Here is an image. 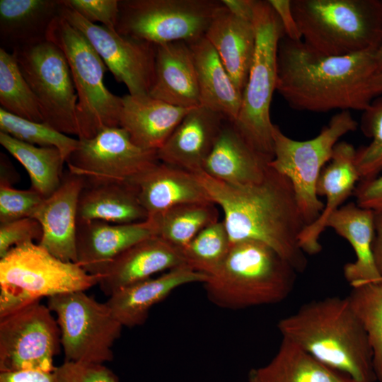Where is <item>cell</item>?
Here are the masks:
<instances>
[{"label": "cell", "instance_id": "6da1fadb", "mask_svg": "<svg viewBox=\"0 0 382 382\" xmlns=\"http://www.w3.org/2000/svg\"><path fill=\"white\" fill-rule=\"evenodd\" d=\"M194 174L212 202L222 209L223 222L231 243L243 241L262 243L297 272L305 271L308 261L299 237L306 224L291 183L286 176L269 166L261 181L233 186L202 171Z\"/></svg>", "mask_w": 382, "mask_h": 382}, {"label": "cell", "instance_id": "7a4b0ae2", "mask_svg": "<svg viewBox=\"0 0 382 382\" xmlns=\"http://www.w3.org/2000/svg\"><path fill=\"white\" fill-rule=\"evenodd\" d=\"M375 52L328 56L285 35L277 51L276 91L293 109L315 112L363 111L374 99Z\"/></svg>", "mask_w": 382, "mask_h": 382}, {"label": "cell", "instance_id": "3957f363", "mask_svg": "<svg viewBox=\"0 0 382 382\" xmlns=\"http://www.w3.org/2000/svg\"><path fill=\"white\" fill-rule=\"evenodd\" d=\"M285 338L326 364L359 382L376 381L366 332L347 299L312 301L281 319Z\"/></svg>", "mask_w": 382, "mask_h": 382}, {"label": "cell", "instance_id": "277c9868", "mask_svg": "<svg viewBox=\"0 0 382 382\" xmlns=\"http://www.w3.org/2000/svg\"><path fill=\"white\" fill-rule=\"evenodd\" d=\"M297 272L267 245L231 243L221 267L203 283L214 305L238 310L282 301L291 292Z\"/></svg>", "mask_w": 382, "mask_h": 382}, {"label": "cell", "instance_id": "5b68a950", "mask_svg": "<svg viewBox=\"0 0 382 382\" xmlns=\"http://www.w3.org/2000/svg\"><path fill=\"white\" fill-rule=\"evenodd\" d=\"M303 42L328 56L376 51L382 42V0H291Z\"/></svg>", "mask_w": 382, "mask_h": 382}, {"label": "cell", "instance_id": "8992f818", "mask_svg": "<svg viewBox=\"0 0 382 382\" xmlns=\"http://www.w3.org/2000/svg\"><path fill=\"white\" fill-rule=\"evenodd\" d=\"M99 279L38 243L17 245L0 258V318L42 297L85 291L98 284Z\"/></svg>", "mask_w": 382, "mask_h": 382}, {"label": "cell", "instance_id": "52a82bcc", "mask_svg": "<svg viewBox=\"0 0 382 382\" xmlns=\"http://www.w3.org/2000/svg\"><path fill=\"white\" fill-rule=\"evenodd\" d=\"M253 23L256 46L242 95L241 109L232 123L245 140L269 161L274 158L270 105L277 85L278 46L285 35L268 1L255 0Z\"/></svg>", "mask_w": 382, "mask_h": 382}, {"label": "cell", "instance_id": "ba28073f", "mask_svg": "<svg viewBox=\"0 0 382 382\" xmlns=\"http://www.w3.org/2000/svg\"><path fill=\"white\" fill-rule=\"evenodd\" d=\"M47 40L62 50L70 68L78 98V139H91L105 127L119 126L122 97L105 86L108 68L85 36L59 14Z\"/></svg>", "mask_w": 382, "mask_h": 382}, {"label": "cell", "instance_id": "9c48e42d", "mask_svg": "<svg viewBox=\"0 0 382 382\" xmlns=\"http://www.w3.org/2000/svg\"><path fill=\"white\" fill-rule=\"evenodd\" d=\"M357 127L358 122L348 110L334 115L316 137L305 141L287 137L273 125L274 158L268 165L291 183L306 225L318 219L325 206L316 190L322 169L330 160L339 139Z\"/></svg>", "mask_w": 382, "mask_h": 382}, {"label": "cell", "instance_id": "30bf717a", "mask_svg": "<svg viewBox=\"0 0 382 382\" xmlns=\"http://www.w3.org/2000/svg\"><path fill=\"white\" fill-rule=\"evenodd\" d=\"M221 6L217 0H119L115 30L155 45L190 42L204 36Z\"/></svg>", "mask_w": 382, "mask_h": 382}, {"label": "cell", "instance_id": "8fae6325", "mask_svg": "<svg viewBox=\"0 0 382 382\" xmlns=\"http://www.w3.org/2000/svg\"><path fill=\"white\" fill-rule=\"evenodd\" d=\"M47 306L57 316L65 361L103 364L112 360V348L123 326L105 303L74 291L49 297Z\"/></svg>", "mask_w": 382, "mask_h": 382}, {"label": "cell", "instance_id": "7c38bea8", "mask_svg": "<svg viewBox=\"0 0 382 382\" xmlns=\"http://www.w3.org/2000/svg\"><path fill=\"white\" fill-rule=\"evenodd\" d=\"M41 110L43 122L78 137L77 95L62 50L47 40L12 52Z\"/></svg>", "mask_w": 382, "mask_h": 382}, {"label": "cell", "instance_id": "4fadbf2b", "mask_svg": "<svg viewBox=\"0 0 382 382\" xmlns=\"http://www.w3.org/2000/svg\"><path fill=\"white\" fill-rule=\"evenodd\" d=\"M60 347L57 320L40 301L0 318V372H52Z\"/></svg>", "mask_w": 382, "mask_h": 382}, {"label": "cell", "instance_id": "5bb4252c", "mask_svg": "<svg viewBox=\"0 0 382 382\" xmlns=\"http://www.w3.org/2000/svg\"><path fill=\"white\" fill-rule=\"evenodd\" d=\"M158 161L157 151L138 146L117 126L105 127L91 139H79L66 163L69 171L86 180L131 183Z\"/></svg>", "mask_w": 382, "mask_h": 382}, {"label": "cell", "instance_id": "9a60e30c", "mask_svg": "<svg viewBox=\"0 0 382 382\" xmlns=\"http://www.w3.org/2000/svg\"><path fill=\"white\" fill-rule=\"evenodd\" d=\"M60 15L88 40L115 80L132 96L149 95L154 77L156 46L84 19L62 0Z\"/></svg>", "mask_w": 382, "mask_h": 382}, {"label": "cell", "instance_id": "2e32d148", "mask_svg": "<svg viewBox=\"0 0 382 382\" xmlns=\"http://www.w3.org/2000/svg\"><path fill=\"white\" fill-rule=\"evenodd\" d=\"M84 184L83 177L67 170L57 190L44 199L31 216L42 229V238L37 243L66 262L76 263L77 209Z\"/></svg>", "mask_w": 382, "mask_h": 382}, {"label": "cell", "instance_id": "e0dca14e", "mask_svg": "<svg viewBox=\"0 0 382 382\" xmlns=\"http://www.w3.org/2000/svg\"><path fill=\"white\" fill-rule=\"evenodd\" d=\"M186 265L180 250L152 236L132 245L110 262L98 274V284L106 296L151 278L161 272Z\"/></svg>", "mask_w": 382, "mask_h": 382}, {"label": "cell", "instance_id": "ac0fdd59", "mask_svg": "<svg viewBox=\"0 0 382 382\" xmlns=\"http://www.w3.org/2000/svg\"><path fill=\"white\" fill-rule=\"evenodd\" d=\"M226 121L204 106L192 108L157 151L158 160L192 173L202 171Z\"/></svg>", "mask_w": 382, "mask_h": 382}, {"label": "cell", "instance_id": "d6986e66", "mask_svg": "<svg viewBox=\"0 0 382 382\" xmlns=\"http://www.w3.org/2000/svg\"><path fill=\"white\" fill-rule=\"evenodd\" d=\"M356 149L346 141L337 142L332 157L322 169L316 183L318 196L325 197L322 213L317 220L306 225L299 237L303 251L308 255L320 252L319 238L325 230L328 217L354 192L360 176L355 164Z\"/></svg>", "mask_w": 382, "mask_h": 382}, {"label": "cell", "instance_id": "ffe728a7", "mask_svg": "<svg viewBox=\"0 0 382 382\" xmlns=\"http://www.w3.org/2000/svg\"><path fill=\"white\" fill-rule=\"evenodd\" d=\"M152 236L154 232L147 220L125 224L99 220L77 221L76 263L88 273L98 275L122 252Z\"/></svg>", "mask_w": 382, "mask_h": 382}, {"label": "cell", "instance_id": "44dd1931", "mask_svg": "<svg viewBox=\"0 0 382 382\" xmlns=\"http://www.w3.org/2000/svg\"><path fill=\"white\" fill-rule=\"evenodd\" d=\"M131 183L148 218L184 204L212 202L194 173L160 161Z\"/></svg>", "mask_w": 382, "mask_h": 382}, {"label": "cell", "instance_id": "7402d4cb", "mask_svg": "<svg viewBox=\"0 0 382 382\" xmlns=\"http://www.w3.org/2000/svg\"><path fill=\"white\" fill-rule=\"evenodd\" d=\"M154 77L149 95L174 106L200 105L192 52L188 42L156 45Z\"/></svg>", "mask_w": 382, "mask_h": 382}, {"label": "cell", "instance_id": "603a6c76", "mask_svg": "<svg viewBox=\"0 0 382 382\" xmlns=\"http://www.w3.org/2000/svg\"><path fill=\"white\" fill-rule=\"evenodd\" d=\"M207 279L206 274L184 265L121 289L111 294L105 303L123 327L133 328L144 323L150 309L175 289L187 284H203Z\"/></svg>", "mask_w": 382, "mask_h": 382}, {"label": "cell", "instance_id": "cb8c5ba5", "mask_svg": "<svg viewBox=\"0 0 382 382\" xmlns=\"http://www.w3.org/2000/svg\"><path fill=\"white\" fill-rule=\"evenodd\" d=\"M192 108L174 106L149 95L127 94L122 97L119 126L138 146L158 151Z\"/></svg>", "mask_w": 382, "mask_h": 382}, {"label": "cell", "instance_id": "d4e9b609", "mask_svg": "<svg viewBox=\"0 0 382 382\" xmlns=\"http://www.w3.org/2000/svg\"><path fill=\"white\" fill-rule=\"evenodd\" d=\"M269 162L226 121L202 171L222 183L243 186L261 181Z\"/></svg>", "mask_w": 382, "mask_h": 382}, {"label": "cell", "instance_id": "484cf974", "mask_svg": "<svg viewBox=\"0 0 382 382\" xmlns=\"http://www.w3.org/2000/svg\"><path fill=\"white\" fill-rule=\"evenodd\" d=\"M204 37L214 48L237 88L243 93L256 46V33L253 21L236 17L222 4Z\"/></svg>", "mask_w": 382, "mask_h": 382}, {"label": "cell", "instance_id": "4316f807", "mask_svg": "<svg viewBox=\"0 0 382 382\" xmlns=\"http://www.w3.org/2000/svg\"><path fill=\"white\" fill-rule=\"evenodd\" d=\"M374 218L371 210L349 202L337 209L326 221L325 227L345 238L356 255L354 262L344 266V276L351 286L381 282L372 251Z\"/></svg>", "mask_w": 382, "mask_h": 382}, {"label": "cell", "instance_id": "83f0119b", "mask_svg": "<svg viewBox=\"0 0 382 382\" xmlns=\"http://www.w3.org/2000/svg\"><path fill=\"white\" fill-rule=\"evenodd\" d=\"M147 218L132 183L85 179L79 199L77 221L125 224L144 221Z\"/></svg>", "mask_w": 382, "mask_h": 382}, {"label": "cell", "instance_id": "f1b7e54d", "mask_svg": "<svg viewBox=\"0 0 382 382\" xmlns=\"http://www.w3.org/2000/svg\"><path fill=\"white\" fill-rule=\"evenodd\" d=\"M61 6V0H1V48L12 52L46 40Z\"/></svg>", "mask_w": 382, "mask_h": 382}, {"label": "cell", "instance_id": "f546056e", "mask_svg": "<svg viewBox=\"0 0 382 382\" xmlns=\"http://www.w3.org/2000/svg\"><path fill=\"white\" fill-rule=\"evenodd\" d=\"M188 43L195 62L200 105L220 113L233 123L241 109L243 93L204 36Z\"/></svg>", "mask_w": 382, "mask_h": 382}, {"label": "cell", "instance_id": "4dcf8cb0", "mask_svg": "<svg viewBox=\"0 0 382 382\" xmlns=\"http://www.w3.org/2000/svg\"><path fill=\"white\" fill-rule=\"evenodd\" d=\"M249 382H359L322 363L291 341L282 338L266 365L252 369Z\"/></svg>", "mask_w": 382, "mask_h": 382}, {"label": "cell", "instance_id": "1f68e13d", "mask_svg": "<svg viewBox=\"0 0 382 382\" xmlns=\"http://www.w3.org/2000/svg\"><path fill=\"white\" fill-rule=\"evenodd\" d=\"M0 144L28 172L30 189L43 199L51 196L59 187L66 163L55 147H41L20 141L0 132Z\"/></svg>", "mask_w": 382, "mask_h": 382}, {"label": "cell", "instance_id": "d6a6232c", "mask_svg": "<svg viewBox=\"0 0 382 382\" xmlns=\"http://www.w3.org/2000/svg\"><path fill=\"white\" fill-rule=\"evenodd\" d=\"M154 235L181 252L205 227L219 221L215 204L190 203L172 207L146 219Z\"/></svg>", "mask_w": 382, "mask_h": 382}, {"label": "cell", "instance_id": "836d02e7", "mask_svg": "<svg viewBox=\"0 0 382 382\" xmlns=\"http://www.w3.org/2000/svg\"><path fill=\"white\" fill-rule=\"evenodd\" d=\"M1 108L20 117L43 122L37 101L19 68L16 55L0 48Z\"/></svg>", "mask_w": 382, "mask_h": 382}, {"label": "cell", "instance_id": "e575fe53", "mask_svg": "<svg viewBox=\"0 0 382 382\" xmlns=\"http://www.w3.org/2000/svg\"><path fill=\"white\" fill-rule=\"evenodd\" d=\"M352 287L347 297L366 332L376 381L382 382V281Z\"/></svg>", "mask_w": 382, "mask_h": 382}, {"label": "cell", "instance_id": "d590c367", "mask_svg": "<svg viewBox=\"0 0 382 382\" xmlns=\"http://www.w3.org/2000/svg\"><path fill=\"white\" fill-rule=\"evenodd\" d=\"M231 245L223 221H218L202 229L182 253L187 265L209 277L221 267Z\"/></svg>", "mask_w": 382, "mask_h": 382}, {"label": "cell", "instance_id": "8d00e7d4", "mask_svg": "<svg viewBox=\"0 0 382 382\" xmlns=\"http://www.w3.org/2000/svg\"><path fill=\"white\" fill-rule=\"evenodd\" d=\"M0 132L41 147H55L65 161L77 148L79 139L63 134L45 122L30 121L0 108Z\"/></svg>", "mask_w": 382, "mask_h": 382}, {"label": "cell", "instance_id": "74e56055", "mask_svg": "<svg viewBox=\"0 0 382 382\" xmlns=\"http://www.w3.org/2000/svg\"><path fill=\"white\" fill-rule=\"evenodd\" d=\"M362 112L360 128L371 141L356 149L355 164L360 180L382 173V97L374 98Z\"/></svg>", "mask_w": 382, "mask_h": 382}, {"label": "cell", "instance_id": "f35d334b", "mask_svg": "<svg viewBox=\"0 0 382 382\" xmlns=\"http://www.w3.org/2000/svg\"><path fill=\"white\" fill-rule=\"evenodd\" d=\"M44 199L32 189L0 183V224L30 217Z\"/></svg>", "mask_w": 382, "mask_h": 382}, {"label": "cell", "instance_id": "ab89813d", "mask_svg": "<svg viewBox=\"0 0 382 382\" xmlns=\"http://www.w3.org/2000/svg\"><path fill=\"white\" fill-rule=\"evenodd\" d=\"M42 236V229L35 219L27 217L0 224V258L11 248L37 241Z\"/></svg>", "mask_w": 382, "mask_h": 382}, {"label": "cell", "instance_id": "60d3db41", "mask_svg": "<svg viewBox=\"0 0 382 382\" xmlns=\"http://www.w3.org/2000/svg\"><path fill=\"white\" fill-rule=\"evenodd\" d=\"M54 373L57 382H119L110 369L100 364L64 361Z\"/></svg>", "mask_w": 382, "mask_h": 382}, {"label": "cell", "instance_id": "b9f144b4", "mask_svg": "<svg viewBox=\"0 0 382 382\" xmlns=\"http://www.w3.org/2000/svg\"><path fill=\"white\" fill-rule=\"evenodd\" d=\"M90 23L100 22L115 30L119 15V0H62Z\"/></svg>", "mask_w": 382, "mask_h": 382}, {"label": "cell", "instance_id": "7bdbcfd3", "mask_svg": "<svg viewBox=\"0 0 382 382\" xmlns=\"http://www.w3.org/2000/svg\"><path fill=\"white\" fill-rule=\"evenodd\" d=\"M353 194L357 205L374 214H382V174L360 180Z\"/></svg>", "mask_w": 382, "mask_h": 382}, {"label": "cell", "instance_id": "ee69618b", "mask_svg": "<svg viewBox=\"0 0 382 382\" xmlns=\"http://www.w3.org/2000/svg\"><path fill=\"white\" fill-rule=\"evenodd\" d=\"M267 1L282 23L285 36L291 40H301L302 36L292 12L291 0Z\"/></svg>", "mask_w": 382, "mask_h": 382}, {"label": "cell", "instance_id": "f6af8a7d", "mask_svg": "<svg viewBox=\"0 0 382 382\" xmlns=\"http://www.w3.org/2000/svg\"><path fill=\"white\" fill-rule=\"evenodd\" d=\"M0 382H57L54 371L20 370L0 372Z\"/></svg>", "mask_w": 382, "mask_h": 382}, {"label": "cell", "instance_id": "bcb514c9", "mask_svg": "<svg viewBox=\"0 0 382 382\" xmlns=\"http://www.w3.org/2000/svg\"><path fill=\"white\" fill-rule=\"evenodd\" d=\"M221 2L233 15L253 21L255 0H221Z\"/></svg>", "mask_w": 382, "mask_h": 382}, {"label": "cell", "instance_id": "7dc6e473", "mask_svg": "<svg viewBox=\"0 0 382 382\" xmlns=\"http://www.w3.org/2000/svg\"><path fill=\"white\" fill-rule=\"evenodd\" d=\"M375 236L373 241L372 251L376 269L382 281V214H374Z\"/></svg>", "mask_w": 382, "mask_h": 382}, {"label": "cell", "instance_id": "c3c4849f", "mask_svg": "<svg viewBox=\"0 0 382 382\" xmlns=\"http://www.w3.org/2000/svg\"><path fill=\"white\" fill-rule=\"evenodd\" d=\"M1 177L0 183L11 185L16 179L14 175L13 166L4 154L1 153L0 157Z\"/></svg>", "mask_w": 382, "mask_h": 382}, {"label": "cell", "instance_id": "681fc988", "mask_svg": "<svg viewBox=\"0 0 382 382\" xmlns=\"http://www.w3.org/2000/svg\"><path fill=\"white\" fill-rule=\"evenodd\" d=\"M369 88L374 98L382 93V71L374 75L370 80Z\"/></svg>", "mask_w": 382, "mask_h": 382}, {"label": "cell", "instance_id": "f907efd6", "mask_svg": "<svg viewBox=\"0 0 382 382\" xmlns=\"http://www.w3.org/2000/svg\"><path fill=\"white\" fill-rule=\"evenodd\" d=\"M375 60L376 64V73L382 71V42L375 52Z\"/></svg>", "mask_w": 382, "mask_h": 382}]
</instances>
